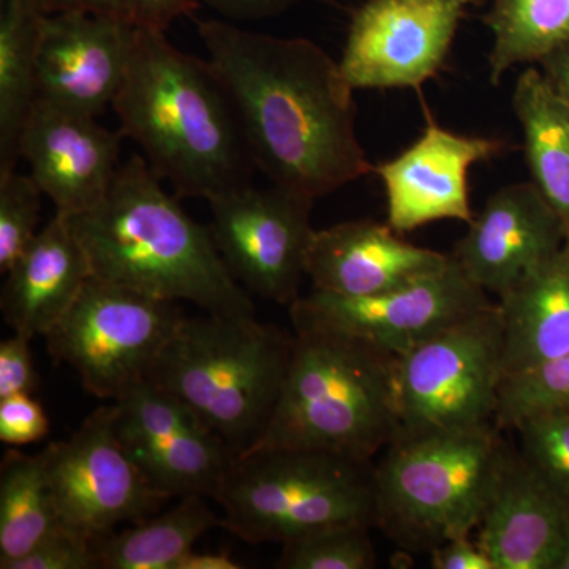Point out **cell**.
<instances>
[{"label":"cell","mask_w":569,"mask_h":569,"mask_svg":"<svg viewBox=\"0 0 569 569\" xmlns=\"http://www.w3.org/2000/svg\"><path fill=\"white\" fill-rule=\"evenodd\" d=\"M194 24L233 100L254 168L271 183L317 200L373 173L356 134L355 89L323 48L222 20Z\"/></svg>","instance_id":"6da1fadb"},{"label":"cell","mask_w":569,"mask_h":569,"mask_svg":"<svg viewBox=\"0 0 569 569\" xmlns=\"http://www.w3.org/2000/svg\"><path fill=\"white\" fill-rule=\"evenodd\" d=\"M123 138L179 198L209 201L250 183L254 168L233 100L211 62L167 32L137 29L114 102Z\"/></svg>","instance_id":"7a4b0ae2"},{"label":"cell","mask_w":569,"mask_h":569,"mask_svg":"<svg viewBox=\"0 0 569 569\" xmlns=\"http://www.w3.org/2000/svg\"><path fill=\"white\" fill-rule=\"evenodd\" d=\"M93 276L141 293L187 301L211 316H253L209 227L194 222L163 189L144 157H129L92 211L70 217Z\"/></svg>","instance_id":"3957f363"},{"label":"cell","mask_w":569,"mask_h":569,"mask_svg":"<svg viewBox=\"0 0 569 569\" xmlns=\"http://www.w3.org/2000/svg\"><path fill=\"white\" fill-rule=\"evenodd\" d=\"M399 432L396 355L339 332L295 329L274 413L247 452L301 449L370 462Z\"/></svg>","instance_id":"277c9868"},{"label":"cell","mask_w":569,"mask_h":569,"mask_svg":"<svg viewBox=\"0 0 569 569\" xmlns=\"http://www.w3.org/2000/svg\"><path fill=\"white\" fill-rule=\"evenodd\" d=\"M291 347L293 337L253 316L186 317L148 380L242 456L271 421Z\"/></svg>","instance_id":"5b68a950"},{"label":"cell","mask_w":569,"mask_h":569,"mask_svg":"<svg viewBox=\"0 0 569 569\" xmlns=\"http://www.w3.org/2000/svg\"><path fill=\"white\" fill-rule=\"evenodd\" d=\"M508 455L497 426L400 433L373 468L376 527L411 552L471 535Z\"/></svg>","instance_id":"8992f818"},{"label":"cell","mask_w":569,"mask_h":569,"mask_svg":"<svg viewBox=\"0 0 569 569\" xmlns=\"http://www.w3.org/2000/svg\"><path fill=\"white\" fill-rule=\"evenodd\" d=\"M220 527L252 545L332 526L376 527L370 462L320 451L260 449L238 456L216 497Z\"/></svg>","instance_id":"52a82bcc"},{"label":"cell","mask_w":569,"mask_h":569,"mask_svg":"<svg viewBox=\"0 0 569 569\" xmlns=\"http://www.w3.org/2000/svg\"><path fill=\"white\" fill-rule=\"evenodd\" d=\"M183 318L174 301L92 276L44 339L54 362L73 369L86 391L114 402L148 380Z\"/></svg>","instance_id":"ba28073f"},{"label":"cell","mask_w":569,"mask_h":569,"mask_svg":"<svg viewBox=\"0 0 569 569\" xmlns=\"http://www.w3.org/2000/svg\"><path fill=\"white\" fill-rule=\"evenodd\" d=\"M503 325L486 307L397 356L400 433L496 426Z\"/></svg>","instance_id":"9c48e42d"},{"label":"cell","mask_w":569,"mask_h":569,"mask_svg":"<svg viewBox=\"0 0 569 569\" xmlns=\"http://www.w3.org/2000/svg\"><path fill=\"white\" fill-rule=\"evenodd\" d=\"M59 519L93 545L140 522L170 497L153 489L116 432V406L96 408L73 436L47 447Z\"/></svg>","instance_id":"30bf717a"},{"label":"cell","mask_w":569,"mask_h":569,"mask_svg":"<svg viewBox=\"0 0 569 569\" xmlns=\"http://www.w3.org/2000/svg\"><path fill=\"white\" fill-rule=\"evenodd\" d=\"M209 230L224 264L242 287L276 302L293 305L307 277L316 198L252 182L208 201Z\"/></svg>","instance_id":"8fae6325"},{"label":"cell","mask_w":569,"mask_h":569,"mask_svg":"<svg viewBox=\"0 0 569 569\" xmlns=\"http://www.w3.org/2000/svg\"><path fill=\"white\" fill-rule=\"evenodd\" d=\"M496 305L459 264L451 263L418 282L372 296L313 290L288 307L295 329H326L365 340L400 356L447 326Z\"/></svg>","instance_id":"7c38bea8"},{"label":"cell","mask_w":569,"mask_h":569,"mask_svg":"<svg viewBox=\"0 0 569 569\" xmlns=\"http://www.w3.org/2000/svg\"><path fill=\"white\" fill-rule=\"evenodd\" d=\"M470 0H367L351 17L339 66L358 89H415L443 69Z\"/></svg>","instance_id":"4fadbf2b"},{"label":"cell","mask_w":569,"mask_h":569,"mask_svg":"<svg viewBox=\"0 0 569 569\" xmlns=\"http://www.w3.org/2000/svg\"><path fill=\"white\" fill-rule=\"evenodd\" d=\"M116 406V432L153 489L216 500L238 456L176 397L141 380Z\"/></svg>","instance_id":"5bb4252c"},{"label":"cell","mask_w":569,"mask_h":569,"mask_svg":"<svg viewBox=\"0 0 569 569\" xmlns=\"http://www.w3.org/2000/svg\"><path fill=\"white\" fill-rule=\"evenodd\" d=\"M496 138L468 137L445 129L427 112L425 132L410 148L373 167L387 194L388 223L410 233L441 220H473L468 173L507 151Z\"/></svg>","instance_id":"9a60e30c"},{"label":"cell","mask_w":569,"mask_h":569,"mask_svg":"<svg viewBox=\"0 0 569 569\" xmlns=\"http://www.w3.org/2000/svg\"><path fill=\"white\" fill-rule=\"evenodd\" d=\"M122 138L93 116L37 99L18 153L56 212L77 217L92 211L110 192L121 168Z\"/></svg>","instance_id":"2e32d148"},{"label":"cell","mask_w":569,"mask_h":569,"mask_svg":"<svg viewBox=\"0 0 569 569\" xmlns=\"http://www.w3.org/2000/svg\"><path fill=\"white\" fill-rule=\"evenodd\" d=\"M137 29L96 14L44 13L37 99L97 118L121 89Z\"/></svg>","instance_id":"e0dca14e"},{"label":"cell","mask_w":569,"mask_h":569,"mask_svg":"<svg viewBox=\"0 0 569 569\" xmlns=\"http://www.w3.org/2000/svg\"><path fill=\"white\" fill-rule=\"evenodd\" d=\"M565 242L559 216L535 183H509L490 194L451 257L471 282L500 298Z\"/></svg>","instance_id":"ac0fdd59"},{"label":"cell","mask_w":569,"mask_h":569,"mask_svg":"<svg viewBox=\"0 0 569 569\" xmlns=\"http://www.w3.org/2000/svg\"><path fill=\"white\" fill-rule=\"evenodd\" d=\"M451 254L403 241L389 223L361 219L313 231L307 277L316 290L372 296L443 271Z\"/></svg>","instance_id":"d6986e66"},{"label":"cell","mask_w":569,"mask_h":569,"mask_svg":"<svg viewBox=\"0 0 569 569\" xmlns=\"http://www.w3.org/2000/svg\"><path fill=\"white\" fill-rule=\"evenodd\" d=\"M568 527L567 501L519 452L509 451L478 526V545L496 569H559Z\"/></svg>","instance_id":"ffe728a7"},{"label":"cell","mask_w":569,"mask_h":569,"mask_svg":"<svg viewBox=\"0 0 569 569\" xmlns=\"http://www.w3.org/2000/svg\"><path fill=\"white\" fill-rule=\"evenodd\" d=\"M6 276L3 321L17 335L36 339L66 316L93 272L70 217L56 212Z\"/></svg>","instance_id":"44dd1931"},{"label":"cell","mask_w":569,"mask_h":569,"mask_svg":"<svg viewBox=\"0 0 569 569\" xmlns=\"http://www.w3.org/2000/svg\"><path fill=\"white\" fill-rule=\"evenodd\" d=\"M503 377L569 353V241L498 298Z\"/></svg>","instance_id":"7402d4cb"},{"label":"cell","mask_w":569,"mask_h":569,"mask_svg":"<svg viewBox=\"0 0 569 569\" xmlns=\"http://www.w3.org/2000/svg\"><path fill=\"white\" fill-rule=\"evenodd\" d=\"M511 103L531 182L559 216L569 241V102L541 69L527 66Z\"/></svg>","instance_id":"603a6c76"},{"label":"cell","mask_w":569,"mask_h":569,"mask_svg":"<svg viewBox=\"0 0 569 569\" xmlns=\"http://www.w3.org/2000/svg\"><path fill=\"white\" fill-rule=\"evenodd\" d=\"M39 0H2L0 10V174L17 170L18 146L37 102Z\"/></svg>","instance_id":"cb8c5ba5"},{"label":"cell","mask_w":569,"mask_h":569,"mask_svg":"<svg viewBox=\"0 0 569 569\" xmlns=\"http://www.w3.org/2000/svg\"><path fill=\"white\" fill-rule=\"evenodd\" d=\"M206 497L186 496L163 515L132 523L97 545L102 569H176L206 531L219 527Z\"/></svg>","instance_id":"d4e9b609"},{"label":"cell","mask_w":569,"mask_h":569,"mask_svg":"<svg viewBox=\"0 0 569 569\" xmlns=\"http://www.w3.org/2000/svg\"><path fill=\"white\" fill-rule=\"evenodd\" d=\"M59 527L47 448L33 456L9 449L0 463V568H9Z\"/></svg>","instance_id":"484cf974"},{"label":"cell","mask_w":569,"mask_h":569,"mask_svg":"<svg viewBox=\"0 0 569 569\" xmlns=\"http://www.w3.org/2000/svg\"><path fill=\"white\" fill-rule=\"evenodd\" d=\"M485 24L492 33L489 81L497 86L519 66H538L569 44V0H489Z\"/></svg>","instance_id":"4316f807"},{"label":"cell","mask_w":569,"mask_h":569,"mask_svg":"<svg viewBox=\"0 0 569 569\" xmlns=\"http://www.w3.org/2000/svg\"><path fill=\"white\" fill-rule=\"evenodd\" d=\"M366 523H332L282 542L280 569H372L377 552Z\"/></svg>","instance_id":"83f0119b"},{"label":"cell","mask_w":569,"mask_h":569,"mask_svg":"<svg viewBox=\"0 0 569 569\" xmlns=\"http://www.w3.org/2000/svg\"><path fill=\"white\" fill-rule=\"evenodd\" d=\"M568 403L569 353L501 378L496 426L515 429L526 418L561 411Z\"/></svg>","instance_id":"f1b7e54d"},{"label":"cell","mask_w":569,"mask_h":569,"mask_svg":"<svg viewBox=\"0 0 569 569\" xmlns=\"http://www.w3.org/2000/svg\"><path fill=\"white\" fill-rule=\"evenodd\" d=\"M519 455L569 505V413L546 411L520 421Z\"/></svg>","instance_id":"f546056e"},{"label":"cell","mask_w":569,"mask_h":569,"mask_svg":"<svg viewBox=\"0 0 569 569\" xmlns=\"http://www.w3.org/2000/svg\"><path fill=\"white\" fill-rule=\"evenodd\" d=\"M40 187L31 174L13 170L0 174V272L28 249L37 233L41 208Z\"/></svg>","instance_id":"4dcf8cb0"},{"label":"cell","mask_w":569,"mask_h":569,"mask_svg":"<svg viewBox=\"0 0 569 569\" xmlns=\"http://www.w3.org/2000/svg\"><path fill=\"white\" fill-rule=\"evenodd\" d=\"M44 13H89L140 29L164 31L181 18H193L197 0H39Z\"/></svg>","instance_id":"1f68e13d"},{"label":"cell","mask_w":569,"mask_h":569,"mask_svg":"<svg viewBox=\"0 0 569 569\" xmlns=\"http://www.w3.org/2000/svg\"><path fill=\"white\" fill-rule=\"evenodd\" d=\"M7 569H99L97 545L59 527Z\"/></svg>","instance_id":"d6a6232c"},{"label":"cell","mask_w":569,"mask_h":569,"mask_svg":"<svg viewBox=\"0 0 569 569\" xmlns=\"http://www.w3.org/2000/svg\"><path fill=\"white\" fill-rule=\"evenodd\" d=\"M50 432L47 411L32 395L0 399V441L11 448L26 447L43 440Z\"/></svg>","instance_id":"836d02e7"},{"label":"cell","mask_w":569,"mask_h":569,"mask_svg":"<svg viewBox=\"0 0 569 569\" xmlns=\"http://www.w3.org/2000/svg\"><path fill=\"white\" fill-rule=\"evenodd\" d=\"M31 342L29 337L13 332L0 343V399L36 391L37 372Z\"/></svg>","instance_id":"e575fe53"},{"label":"cell","mask_w":569,"mask_h":569,"mask_svg":"<svg viewBox=\"0 0 569 569\" xmlns=\"http://www.w3.org/2000/svg\"><path fill=\"white\" fill-rule=\"evenodd\" d=\"M471 535L445 542L430 552L433 569H496L492 559Z\"/></svg>","instance_id":"d590c367"},{"label":"cell","mask_w":569,"mask_h":569,"mask_svg":"<svg viewBox=\"0 0 569 569\" xmlns=\"http://www.w3.org/2000/svg\"><path fill=\"white\" fill-rule=\"evenodd\" d=\"M228 20L257 21L277 17L301 0H201Z\"/></svg>","instance_id":"8d00e7d4"},{"label":"cell","mask_w":569,"mask_h":569,"mask_svg":"<svg viewBox=\"0 0 569 569\" xmlns=\"http://www.w3.org/2000/svg\"><path fill=\"white\" fill-rule=\"evenodd\" d=\"M538 66L569 102V44L550 52Z\"/></svg>","instance_id":"74e56055"},{"label":"cell","mask_w":569,"mask_h":569,"mask_svg":"<svg viewBox=\"0 0 569 569\" xmlns=\"http://www.w3.org/2000/svg\"><path fill=\"white\" fill-rule=\"evenodd\" d=\"M244 565L231 559L227 552H194L190 550L176 569H241Z\"/></svg>","instance_id":"f35d334b"},{"label":"cell","mask_w":569,"mask_h":569,"mask_svg":"<svg viewBox=\"0 0 569 569\" xmlns=\"http://www.w3.org/2000/svg\"><path fill=\"white\" fill-rule=\"evenodd\" d=\"M559 569H569V527H568L567 549H565L563 559H561V561H560Z\"/></svg>","instance_id":"ab89813d"},{"label":"cell","mask_w":569,"mask_h":569,"mask_svg":"<svg viewBox=\"0 0 569 569\" xmlns=\"http://www.w3.org/2000/svg\"><path fill=\"white\" fill-rule=\"evenodd\" d=\"M489 0H470V6H478V7H481V6H485V3H488Z\"/></svg>","instance_id":"60d3db41"}]
</instances>
